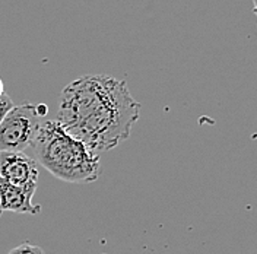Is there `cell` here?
<instances>
[{
	"label": "cell",
	"instance_id": "obj_11",
	"mask_svg": "<svg viewBox=\"0 0 257 254\" xmlns=\"http://www.w3.org/2000/svg\"><path fill=\"white\" fill-rule=\"evenodd\" d=\"M2 213H3V209H2V206H0V216H2Z\"/></svg>",
	"mask_w": 257,
	"mask_h": 254
},
{
	"label": "cell",
	"instance_id": "obj_7",
	"mask_svg": "<svg viewBox=\"0 0 257 254\" xmlns=\"http://www.w3.org/2000/svg\"><path fill=\"white\" fill-rule=\"evenodd\" d=\"M14 107H15V105H14L12 98L8 95L6 92H3V94L0 95V123L3 121V118L6 117V114L11 111Z\"/></svg>",
	"mask_w": 257,
	"mask_h": 254
},
{
	"label": "cell",
	"instance_id": "obj_1",
	"mask_svg": "<svg viewBox=\"0 0 257 254\" xmlns=\"http://www.w3.org/2000/svg\"><path fill=\"white\" fill-rule=\"evenodd\" d=\"M141 104L126 80L108 75H83L59 96L57 121L95 152L111 151L132 135Z\"/></svg>",
	"mask_w": 257,
	"mask_h": 254
},
{
	"label": "cell",
	"instance_id": "obj_2",
	"mask_svg": "<svg viewBox=\"0 0 257 254\" xmlns=\"http://www.w3.org/2000/svg\"><path fill=\"white\" fill-rule=\"evenodd\" d=\"M31 146L38 165L62 181L88 184L99 177L98 152L72 136L57 120L44 121Z\"/></svg>",
	"mask_w": 257,
	"mask_h": 254
},
{
	"label": "cell",
	"instance_id": "obj_9",
	"mask_svg": "<svg viewBox=\"0 0 257 254\" xmlns=\"http://www.w3.org/2000/svg\"><path fill=\"white\" fill-rule=\"evenodd\" d=\"M253 11H254V15L257 18V0H253Z\"/></svg>",
	"mask_w": 257,
	"mask_h": 254
},
{
	"label": "cell",
	"instance_id": "obj_4",
	"mask_svg": "<svg viewBox=\"0 0 257 254\" xmlns=\"http://www.w3.org/2000/svg\"><path fill=\"white\" fill-rule=\"evenodd\" d=\"M0 177L35 194L38 186V162L24 152H0Z\"/></svg>",
	"mask_w": 257,
	"mask_h": 254
},
{
	"label": "cell",
	"instance_id": "obj_6",
	"mask_svg": "<svg viewBox=\"0 0 257 254\" xmlns=\"http://www.w3.org/2000/svg\"><path fill=\"white\" fill-rule=\"evenodd\" d=\"M9 254H43V250H41V247L34 245L31 242H24L15 248H12Z\"/></svg>",
	"mask_w": 257,
	"mask_h": 254
},
{
	"label": "cell",
	"instance_id": "obj_5",
	"mask_svg": "<svg viewBox=\"0 0 257 254\" xmlns=\"http://www.w3.org/2000/svg\"><path fill=\"white\" fill-rule=\"evenodd\" d=\"M34 194L28 190L15 186L0 177V206L3 210H11L15 213L40 215L43 207L32 203Z\"/></svg>",
	"mask_w": 257,
	"mask_h": 254
},
{
	"label": "cell",
	"instance_id": "obj_3",
	"mask_svg": "<svg viewBox=\"0 0 257 254\" xmlns=\"http://www.w3.org/2000/svg\"><path fill=\"white\" fill-rule=\"evenodd\" d=\"M40 114L37 105H16L0 123V152H24L34 142L40 129Z\"/></svg>",
	"mask_w": 257,
	"mask_h": 254
},
{
	"label": "cell",
	"instance_id": "obj_10",
	"mask_svg": "<svg viewBox=\"0 0 257 254\" xmlns=\"http://www.w3.org/2000/svg\"><path fill=\"white\" fill-rule=\"evenodd\" d=\"M3 92H5V91H3V80L0 79V95H2Z\"/></svg>",
	"mask_w": 257,
	"mask_h": 254
},
{
	"label": "cell",
	"instance_id": "obj_8",
	"mask_svg": "<svg viewBox=\"0 0 257 254\" xmlns=\"http://www.w3.org/2000/svg\"><path fill=\"white\" fill-rule=\"evenodd\" d=\"M37 111L40 114V117H43V115H46L48 111V107L47 105H44V104H40V105H37Z\"/></svg>",
	"mask_w": 257,
	"mask_h": 254
}]
</instances>
